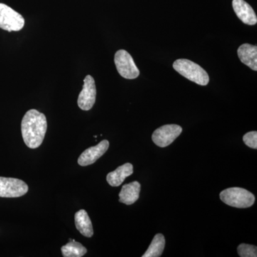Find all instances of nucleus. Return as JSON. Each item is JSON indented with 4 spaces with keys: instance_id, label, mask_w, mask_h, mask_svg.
Listing matches in <instances>:
<instances>
[{
    "instance_id": "f257e3e1",
    "label": "nucleus",
    "mask_w": 257,
    "mask_h": 257,
    "mask_svg": "<svg viewBox=\"0 0 257 257\" xmlns=\"http://www.w3.org/2000/svg\"><path fill=\"white\" fill-rule=\"evenodd\" d=\"M47 130V118L43 113L36 109L27 111L21 124L22 135L27 146L38 148L43 143Z\"/></svg>"
},
{
    "instance_id": "f03ea898",
    "label": "nucleus",
    "mask_w": 257,
    "mask_h": 257,
    "mask_svg": "<svg viewBox=\"0 0 257 257\" xmlns=\"http://www.w3.org/2000/svg\"><path fill=\"white\" fill-rule=\"evenodd\" d=\"M173 67L181 75L199 85L206 86L209 82L207 72L192 61L179 59L174 62Z\"/></svg>"
},
{
    "instance_id": "7ed1b4c3",
    "label": "nucleus",
    "mask_w": 257,
    "mask_h": 257,
    "mask_svg": "<svg viewBox=\"0 0 257 257\" xmlns=\"http://www.w3.org/2000/svg\"><path fill=\"white\" fill-rule=\"evenodd\" d=\"M219 197L227 205L240 209L251 207L255 202V197L252 193L239 187L225 189L220 193Z\"/></svg>"
},
{
    "instance_id": "20e7f679",
    "label": "nucleus",
    "mask_w": 257,
    "mask_h": 257,
    "mask_svg": "<svg viewBox=\"0 0 257 257\" xmlns=\"http://www.w3.org/2000/svg\"><path fill=\"white\" fill-rule=\"evenodd\" d=\"M25 19L9 6L0 3V28L8 32H18L25 26Z\"/></svg>"
},
{
    "instance_id": "39448f33",
    "label": "nucleus",
    "mask_w": 257,
    "mask_h": 257,
    "mask_svg": "<svg viewBox=\"0 0 257 257\" xmlns=\"http://www.w3.org/2000/svg\"><path fill=\"white\" fill-rule=\"evenodd\" d=\"M114 63L120 75L125 79H136L140 75V70L134 62L133 57L126 50H120L116 52Z\"/></svg>"
},
{
    "instance_id": "423d86ee",
    "label": "nucleus",
    "mask_w": 257,
    "mask_h": 257,
    "mask_svg": "<svg viewBox=\"0 0 257 257\" xmlns=\"http://www.w3.org/2000/svg\"><path fill=\"white\" fill-rule=\"evenodd\" d=\"M28 184L21 179L0 177V197L16 198L28 192Z\"/></svg>"
},
{
    "instance_id": "0eeeda50",
    "label": "nucleus",
    "mask_w": 257,
    "mask_h": 257,
    "mask_svg": "<svg viewBox=\"0 0 257 257\" xmlns=\"http://www.w3.org/2000/svg\"><path fill=\"white\" fill-rule=\"evenodd\" d=\"M182 128L177 124H167L157 128L152 135V140L157 146L166 147L178 138Z\"/></svg>"
},
{
    "instance_id": "6e6552de",
    "label": "nucleus",
    "mask_w": 257,
    "mask_h": 257,
    "mask_svg": "<svg viewBox=\"0 0 257 257\" xmlns=\"http://www.w3.org/2000/svg\"><path fill=\"white\" fill-rule=\"evenodd\" d=\"M96 89L95 82L92 76H86L84 79L82 90L79 93L77 104L82 110L89 111L96 101Z\"/></svg>"
},
{
    "instance_id": "1a4fd4ad",
    "label": "nucleus",
    "mask_w": 257,
    "mask_h": 257,
    "mask_svg": "<svg viewBox=\"0 0 257 257\" xmlns=\"http://www.w3.org/2000/svg\"><path fill=\"white\" fill-rule=\"evenodd\" d=\"M109 147V141L103 140L96 146L89 147L79 157L77 161L79 165L82 167L92 165L106 153Z\"/></svg>"
},
{
    "instance_id": "9d476101",
    "label": "nucleus",
    "mask_w": 257,
    "mask_h": 257,
    "mask_svg": "<svg viewBox=\"0 0 257 257\" xmlns=\"http://www.w3.org/2000/svg\"><path fill=\"white\" fill-rule=\"evenodd\" d=\"M232 6L236 16L243 23L248 25H256V13L253 11V8L244 0H233Z\"/></svg>"
},
{
    "instance_id": "9b49d317",
    "label": "nucleus",
    "mask_w": 257,
    "mask_h": 257,
    "mask_svg": "<svg viewBox=\"0 0 257 257\" xmlns=\"http://www.w3.org/2000/svg\"><path fill=\"white\" fill-rule=\"evenodd\" d=\"M240 60L253 71H257V47L243 44L237 50Z\"/></svg>"
},
{
    "instance_id": "f8f14e48",
    "label": "nucleus",
    "mask_w": 257,
    "mask_h": 257,
    "mask_svg": "<svg viewBox=\"0 0 257 257\" xmlns=\"http://www.w3.org/2000/svg\"><path fill=\"white\" fill-rule=\"evenodd\" d=\"M133 165L130 163H126L108 174L106 181L111 187H119L124 182L126 177L133 175Z\"/></svg>"
},
{
    "instance_id": "ddd939ff",
    "label": "nucleus",
    "mask_w": 257,
    "mask_h": 257,
    "mask_svg": "<svg viewBox=\"0 0 257 257\" xmlns=\"http://www.w3.org/2000/svg\"><path fill=\"white\" fill-rule=\"evenodd\" d=\"M140 190H141V185L137 181L125 184L123 186L119 194V202L126 205H131L138 200Z\"/></svg>"
},
{
    "instance_id": "4468645a",
    "label": "nucleus",
    "mask_w": 257,
    "mask_h": 257,
    "mask_svg": "<svg viewBox=\"0 0 257 257\" xmlns=\"http://www.w3.org/2000/svg\"><path fill=\"white\" fill-rule=\"evenodd\" d=\"M74 221H75L76 228L83 236L86 237H92L94 234V230H93L92 221L87 211L84 209H81L76 212L74 215Z\"/></svg>"
},
{
    "instance_id": "2eb2a0df",
    "label": "nucleus",
    "mask_w": 257,
    "mask_h": 257,
    "mask_svg": "<svg viewBox=\"0 0 257 257\" xmlns=\"http://www.w3.org/2000/svg\"><path fill=\"white\" fill-rule=\"evenodd\" d=\"M69 242L61 248L64 257H82L87 252V249L74 239H69Z\"/></svg>"
},
{
    "instance_id": "dca6fc26",
    "label": "nucleus",
    "mask_w": 257,
    "mask_h": 257,
    "mask_svg": "<svg viewBox=\"0 0 257 257\" xmlns=\"http://www.w3.org/2000/svg\"><path fill=\"white\" fill-rule=\"evenodd\" d=\"M165 246V236L162 234L155 235L148 249L143 257H159L163 253Z\"/></svg>"
},
{
    "instance_id": "f3484780",
    "label": "nucleus",
    "mask_w": 257,
    "mask_h": 257,
    "mask_svg": "<svg viewBox=\"0 0 257 257\" xmlns=\"http://www.w3.org/2000/svg\"><path fill=\"white\" fill-rule=\"evenodd\" d=\"M238 253L241 257H256L257 247L253 245L241 243L237 248Z\"/></svg>"
},
{
    "instance_id": "a211bd4d",
    "label": "nucleus",
    "mask_w": 257,
    "mask_h": 257,
    "mask_svg": "<svg viewBox=\"0 0 257 257\" xmlns=\"http://www.w3.org/2000/svg\"><path fill=\"white\" fill-rule=\"evenodd\" d=\"M243 141L245 145L250 148L257 149V133L256 131L250 132V133H246L244 136L243 137Z\"/></svg>"
}]
</instances>
